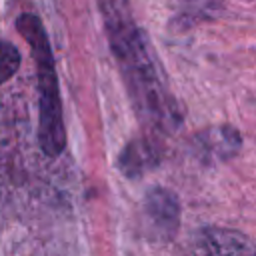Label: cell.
<instances>
[{"instance_id": "5", "label": "cell", "mask_w": 256, "mask_h": 256, "mask_svg": "<svg viewBox=\"0 0 256 256\" xmlns=\"http://www.w3.org/2000/svg\"><path fill=\"white\" fill-rule=\"evenodd\" d=\"M242 148L240 132L230 124L210 126L192 138V152L204 164L232 160Z\"/></svg>"}, {"instance_id": "1", "label": "cell", "mask_w": 256, "mask_h": 256, "mask_svg": "<svg viewBox=\"0 0 256 256\" xmlns=\"http://www.w3.org/2000/svg\"><path fill=\"white\" fill-rule=\"evenodd\" d=\"M98 10L138 120L150 134L164 136L174 132L182 124L184 112L170 92L146 32L134 20L130 0H98Z\"/></svg>"}, {"instance_id": "2", "label": "cell", "mask_w": 256, "mask_h": 256, "mask_svg": "<svg viewBox=\"0 0 256 256\" xmlns=\"http://www.w3.org/2000/svg\"><path fill=\"white\" fill-rule=\"evenodd\" d=\"M16 30L30 46L36 62L38 78V142L46 156L56 158L66 146L64 110L60 98V84L56 74V62L50 46V38L42 20L36 14H20L16 18Z\"/></svg>"}, {"instance_id": "7", "label": "cell", "mask_w": 256, "mask_h": 256, "mask_svg": "<svg viewBox=\"0 0 256 256\" xmlns=\"http://www.w3.org/2000/svg\"><path fill=\"white\" fill-rule=\"evenodd\" d=\"M226 8V0H182L174 24L180 30H188L196 24L216 20Z\"/></svg>"}, {"instance_id": "6", "label": "cell", "mask_w": 256, "mask_h": 256, "mask_svg": "<svg viewBox=\"0 0 256 256\" xmlns=\"http://www.w3.org/2000/svg\"><path fill=\"white\" fill-rule=\"evenodd\" d=\"M162 142L156 134H140L124 144L118 154L116 166L126 178H138L154 170L162 162Z\"/></svg>"}, {"instance_id": "8", "label": "cell", "mask_w": 256, "mask_h": 256, "mask_svg": "<svg viewBox=\"0 0 256 256\" xmlns=\"http://www.w3.org/2000/svg\"><path fill=\"white\" fill-rule=\"evenodd\" d=\"M20 52L18 48L8 42V40H0V86L6 84L20 68Z\"/></svg>"}, {"instance_id": "3", "label": "cell", "mask_w": 256, "mask_h": 256, "mask_svg": "<svg viewBox=\"0 0 256 256\" xmlns=\"http://www.w3.org/2000/svg\"><path fill=\"white\" fill-rule=\"evenodd\" d=\"M192 256H256V244L240 230L226 226H204L194 232Z\"/></svg>"}, {"instance_id": "4", "label": "cell", "mask_w": 256, "mask_h": 256, "mask_svg": "<svg viewBox=\"0 0 256 256\" xmlns=\"http://www.w3.org/2000/svg\"><path fill=\"white\" fill-rule=\"evenodd\" d=\"M144 216L152 230V234L160 240H170L176 236L180 228V200L178 196L164 188V186H152L144 196Z\"/></svg>"}]
</instances>
